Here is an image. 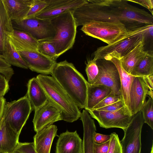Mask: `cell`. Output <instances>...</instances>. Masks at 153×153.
I'll return each instance as SVG.
<instances>
[{
	"label": "cell",
	"instance_id": "obj_1",
	"mask_svg": "<svg viewBox=\"0 0 153 153\" xmlns=\"http://www.w3.org/2000/svg\"><path fill=\"white\" fill-rule=\"evenodd\" d=\"M87 1L73 12L77 27L93 21H120L128 29L153 24L152 15L127 0Z\"/></svg>",
	"mask_w": 153,
	"mask_h": 153
},
{
	"label": "cell",
	"instance_id": "obj_2",
	"mask_svg": "<svg viewBox=\"0 0 153 153\" xmlns=\"http://www.w3.org/2000/svg\"><path fill=\"white\" fill-rule=\"evenodd\" d=\"M52 75L78 108H85L88 82L74 64L66 60L56 63Z\"/></svg>",
	"mask_w": 153,
	"mask_h": 153
},
{
	"label": "cell",
	"instance_id": "obj_3",
	"mask_svg": "<svg viewBox=\"0 0 153 153\" xmlns=\"http://www.w3.org/2000/svg\"><path fill=\"white\" fill-rule=\"evenodd\" d=\"M36 78L48 102L60 111L62 120L72 123L80 118L81 112L79 108L52 76L39 74Z\"/></svg>",
	"mask_w": 153,
	"mask_h": 153
},
{
	"label": "cell",
	"instance_id": "obj_4",
	"mask_svg": "<svg viewBox=\"0 0 153 153\" xmlns=\"http://www.w3.org/2000/svg\"><path fill=\"white\" fill-rule=\"evenodd\" d=\"M152 26L153 25H146L130 29L126 35L115 42L98 48L94 53L93 59L97 61L103 59L106 56L121 59L133 50L146 33L151 35Z\"/></svg>",
	"mask_w": 153,
	"mask_h": 153
},
{
	"label": "cell",
	"instance_id": "obj_5",
	"mask_svg": "<svg viewBox=\"0 0 153 153\" xmlns=\"http://www.w3.org/2000/svg\"><path fill=\"white\" fill-rule=\"evenodd\" d=\"M56 33L46 39L54 46L58 57L73 47L75 40L77 26L73 12L62 14L50 19Z\"/></svg>",
	"mask_w": 153,
	"mask_h": 153
},
{
	"label": "cell",
	"instance_id": "obj_6",
	"mask_svg": "<svg viewBox=\"0 0 153 153\" xmlns=\"http://www.w3.org/2000/svg\"><path fill=\"white\" fill-rule=\"evenodd\" d=\"M81 30L86 35L109 45L125 36L130 29L120 21H93L82 26Z\"/></svg>",
	"mask_w": 153,
	"mask_h": 153
},
{
	"label": "cell",
	"instance_id": "obj_7",
	"mask_svg": "<svg viewBox=\"0 0 153 153\" xmlns=\"http://www.w3.org/2000/svg\"><path fill=\"white\" fill-rule=\"evenodd\" d=\"M32 110L26 95L17 100L6 102L3 121L16 132L20 134Z\"/></svg>",
	"mask_w": 153,
	"mask_h": 153
},
{
	"label": "cell",
	"instance_id": "obj_8",
	"mask_svg": "<svg viewBox=\"0 0 153 153\" xmlns=\"http://www.w3.org/2000/svg\"><path fill=\"white\" fill-rule=\"evenodd\" d=\"M144 123L141 111L133 115L120 141L123 153H141V134Z\"/></svg>",
	"mask_w": 153,
	"mask_h": 153
},
{
	"label": "cell",
	"instance_id": "obj_9",
	"mask_svg": "<svg viewBox=\"0 0 153 153\" xmlns=\"http://www.w3.org/2000/svg\"><path fill=\"white\" fill-rule=\"evenodd\" d=\"M88 111L91 117L97 121L100 127L106 129L116 128L124 131L133 116L125 106L113 112L93 110Z\"/></svg>",
	"mask_w": 153,
	"mask_h": 153
},
{
	"label": "cell",
	"instance_id": "obj_10",
	"mask_svg": "<svg viewBox=\"0 0 153 153\" xmlns=\"http://www.w3.org/2000/svg\"><path fill=\"white\" fill-rule=\"evenodd\" d=\"M13 21L17 28L29 33L38 41L55 36L56 32L50 20L34 17Z\"/></svg>",
	"mask_w": 153,
	"mask_h": 153
},
{
	"label": "cell",
	"instance_id": "obj_11",
	"mask_svg": "<svg viewBox=\"0 0 153 153\" xmlns=\"http://www.w3.org/2000/svg\"><path fill=\"white\" fill-rule=\"evenodd\" d=\"M99 72L93 85H102L110 88L111 93L115 95H121L120 76L115 65L110 60L104 59L96 61Z\"/></svg>",
	"mask_w": 153,
	"mask_h": 153
},
{
	"label": "cell",
	"instance_id": "obj_12",
	"mask_svg": "<svg viewBox=\"0 0 153 153\" xmlns=\"http://www.w3.org/2000/svg\"><path fill=\"white\" fill-rule=\"evenodd\" d=\"M25 62L28 68L40 74L51 75L56 63L53 60L38 51L17 50Z\"/></svg>",
	"mask_w": 153,
	"mask_h": 153
},
{
	"label": "cell",
	"instance_id": "obj_13",
	"mask_svg": "<svg viewBox=\"0 0 153 153\" xmlns=\"http://www.w3.org/2000/svg\"><path fill=\"white\" fill-rule=\"evenodd\" d=\"M87 2V0H49L48 6L35 17L50 20L65 13L73 12Z\"/></svg>",
	"mask_w": 153,
	"mask_h": 153
},
{
	"label": "cell",
	"instance_id": "obj_14",
	"mask_svg": "<svg viewBox=\"0 0 153 153\" xmlns=\"http://www.w3.org/2000/svg\"><path fill=\"white\" fill-rule=\"evenodd\" d=\"M149 87L144 76H135L129 92V111L133 115L141 111L149 95Z\"/></svg>",
	"mask_w": 153,
	"mask_h": 153
},
{
	"label": "cell",
	"instance_id": "obj_15",
	"mask_svg": "<svg viewBox=\"0 0 153 153\" xmlns=\"http://www.w3.org/2000/svg\"><path fill=\"white\" fill-rule=\"evenodd\" d=\"M34 111L33 122L34 130L36 132L56 122L62 120L59 111L48 101Z\"/></svg>",
	"mask_w": 153,
	"mask_h": 153
},
{
	"label": "cell",
	"instance_id": "obj_16",
	"mask_svg": "<svg viewBox=\"0 0 153 153\" xmlns=\"http://www.w3.org/2000/svg\"><path fill=\"white\" fill-rule=\"evenodd\" d=\"M58 137L55 153H83V141L76 131L67 130Z\"/></svg>",
	"mask_w": 153,
	"mask_h": 153
},
{
	"label": "cell",
	"instance_id": "obj_17",
	"mask_svg": "<svg viewBox=\"0 0 153 153\" xmlns=\"http://www.w3.org/2000/svg\"><path fill=\"white\" fill-rule=\"evenodd\" d=\"M56 126L51 125L36 132L33 142L37 153H50L54 139L58 136Z\"/></svg>",
	"mask_w": 153,
	"mask_h": 153
},
{
	"label": "cell",
	"instance_id": "obj_18",
	"mask_svg": "<svg viewBox=\"0 0 153 153\" xmlns=\"http://www.w3.org/2000/svg\"><path fill=\"white\" fill-rule=\"evenodd\" d=\"M103 59L112 62L118 70L120 78V92L122 99L125 106L129 111V92L132 81L135 76L128 74L123 69L121 65L120 59L106 56Z\"/></svg>",
	"mask_w": 153,
	"mask_h": 153
},
{
	"label": "cell",
	"instance_id": "obj_19",
	"mask_svg": "<svg viewBox=\"0 0 153 153\" xmlns=\"http://www.w3.org/2000/svg\"><path fill=\"white\" fill-rule=\"evenodd\" d=\"M80 118L83 126V153H94V135L96 131L94 122L85 110L81 113Z\"/></svg>",
	"mask_w": 153,
	"mask_h": 153
},
{
	"label": "cell",
	"instance_id": "obj_20",
	"mask_svg": "<svg viewBox=\"0 0 153 153\" xmlns=\"http://www.w3.org/2000/svg\"><path fill=\"white\" fill-rule=\"evenodd\" d=\"M7 13L12 21L24 19L33 3L34 0H2Z\"/></svg>",
	"mask_w": 153,
	"mask_h": 153
},
{
	"label": "cell",
	"instance_id": "obj_21",
	"mask_svg": "<svg viewBox=\"0 0 153 153\" xmlns=\"http://www.w3.org/2000/svg\"><path fill=\"white\" fill-rule=\"evenodd\" d=\"M27 88L26 95L33 110L40 107L47 102L46 94L36 77L29 80Z\"/></svg>",
	"mask_w": 153,
	"mask_h": 153
},
{
	"label": "cell",
	"instance_id": "obj_22",
	"mask_svg": "<svg viewBox=\"0 0 153 153\" xmlns=\"http://www.w3.org/2000/svg\"><path fill=\"white\" fill-rule=\"evenodd\" d=\"M20 134L5 124L2 118L0 123V149L1 153H11L19 142Z\"/></svg>",
	"mask_w": 153,
	"mask_h": 153
},
{
	"label": "cell",
	"instance_id": "obj_23",
	"mask_svg": "<svg viewBox=\"0 0 153 153\" xmlns=\"http://www.w3.org/2000/svg\"><path fill=\"white\" fill-rule=\"evenodd\" d=\"M7 36L17 50L37 51L38 41L29 33L14 29L13 34H8Z\"/></svg>",
	"mask_w": 153,
	"mask_h": 153
},
{
	"label": "cell",
	"instance_id": "obj_24",
	"mask_svg": "<svg viewBox=\"0 0 153 153\" xmlns=\"http://www.w3.org/2000/svg\"><path fill=\"white\" fill-rule=\"evenodd\" d=\"M111 92V89L107 86L102 85H91L88 82L85 109L87 111L92 110Z\"/></svg>",
	"mask_w": 153,
	"mask_h": 153
},
{
	"label": "cell",
	"instance_id": "obj_25",
	"mask_svg": "<svg viewBox=\"0 0 153 153\" xmlns=\"http://www.w3.org/2000/svg\"><path fill=\"white\" fill-rule=\"evenodd\" d=\"M145 37L130 52L120 59L121 65L123 69L130 74L137 64L146 54L144 51Z\"/></svg>",
	"mask_w": 153,
	"mask_h": 153
},
{
	"label": "cell",
	"instance_id": "obj_26",
	"mask_svg": "<svg viewBox=\"0 0 153 153\" xmlns=\"http://www.w3.org/2000/svg\"><path fill=\"white\" fill-rule=\"evenodd\" d=\"M2 0H0V54L5 50L7 34H13L14 29Z\"/></svg>",
	"mask_w": 153,
	"mask_h": 153
},
{
	"label": "cell",
	"instance_id": "obj_27",
	"mask_svg": "<svg viewBox=\"0 0 153 153\" xmlns=\"http://www.w3.org/2000/svg\"><path fill=\"white\" fill-rule=\"evenodd\" d=\"M4 58L10 65L27 69V66L10 38L7 36L5 48L2 53Z\"/></svg>",
	"mask_w": 153,
	"mask_h": 153
},
{
	"label": "cell",
	"instance_id": "obj_28",
	"mask_svg": "<svg viewBox=\"0 0 153 153\" xmlns=\"http://www.w3.org/2000/svg\"><path fill=\"white\" fill-rule=\"evenodd\" d=\"M153 74V53L147 51L146 54L140 60L130 73L135 76H147Z\"/></svg>",
	"mask_w": 153,
	"mask_h": 153
},
{
	"label": "cell",
	"instance_id": "obj_29",
	"mask_svg": "<svg viewBox=\"0 0 153 153\" xmlns=\"http://www.w3.org/2000/svg\"><path fill=\"white\" fill-rule=\"evenodd\" d=\"M37 51L45 56L55 60L58 58L53 45L47 40L38 41Z\"/></svg>",
	"mask_w": 153,
	"mask_h": 153
},
{
	"label": "cell",
	"instance_id": "obj_30",
	"mask_svg": "<svg viewBox=\"0 0 153 153\" xmlns=\"http://www.w3.org/2000/svg\"><path fill=\"white\" fill-rule=\"evenodd\" d=\"M141 111L144 123L148 124L153 129V99L149 98Z\"/></svg>",
	"mask_w": 153,
	"mask_h": 153
},
{
	"label": "cell",
	"instance_id": "obj_31",
	"mask_svg": "<svg viewBox=\"0 0 153 153\" xmlns=\"http://www.w3.org/2000/svg\"><path fill=\"white\" fill-rule=\"evenodd\" d=\"M49 0H34L33 5L24 19L35 17L48 4Z\"/></svg>",
	"mask_w": 153,
	"mask_h": 153
},
{
	"label": "cell",
	"instance_id": "obj_32",
	"mask_svg": "<svg viewBox=\"0 0 153 153\" xmlns=\"http://www.w3.org/2000/svg\"><path fill=\"white\" fill-rule=\"evenodd\" d=\"M85 71L88 77V82L90 84H93L99 72L96 61L93 59L88 61L86 65Z\"/></svg>",
	"mask_w": 153,
	"mask_h": 153
},
{
	"label": "cell",
	"instance_id": "obj_33",
	"mask_svg": "<svg viewBox=\"0 0 153 153\" xmlns=\"http://www.w3.org/2000/svg\"><path fill=\"white\" fill-rule=\"evenodd\" d=\"M110 143L107 153H123L122 148L118 136L115 132L110 134Z\"/></svg>",
	"mask_w": 153,
	"mask_h": 153
},
{
	"label": "cell",
	"instance_id": "obj_34",
	"mask_svg": "<svg viewBox=\"0 0 153 153\" xmlns=\"http://www.w3.org/2000/svg\"><path fill=\"white\" fill-rule=\"evenodd\" d=\"M0 73L3 75L9 81L14 74L11 65L8 64L0 54Z\"/></svg>",
	"mask_w": 153,
	"mask_h": 153
},
{
	"label": "cell",
	"instance_id": "obj_35",
	"mask_svg": "<svg viewBox=\"0 0 153 153\" xmlns=\"http://www.w3.org/2000/svg\"><path fill=\"white\" fill-rule=\"evenodd\" d=\"M11 153H37L33 142H19Z\"/></svg>",
	"mask_w": 153,
	"mask_h": 153
},
{
	"label": "cell",
	"instance_id": "obj_36",
	"mask_svg": "<svg viewBox=\"0 0 153 153\" xmlns=\"http://www.w3.org/2000/svg\"><path fill=\"white\" fill-rule=\"evenodd\" d=\"M121 99L122 100L121 95H115L110 93L97 105L92 110L105 107Z\"/></svg>",
	"mask_w": 153,
	"mask_h": 153
},
{
	"label": "cell",
	"instance_id": "obj_37",
	"mask_svg": "<svg viewBox=\"0 0 153 153\" xmlns=\"http://www.w3.org/2000/svg\"><path fill=\"white\" fill-rule=\"evenodd\" d=\"M124 106L123 101L121 99L107 106L94 110L113 112L119 109Z\"/></svg>",
	"mask_w": 153,
	"mask_h": 153
},
{
	"label": "cell",
	"instance_id": "obj_38",
	"mask_svg": "<svg viewBox=\"0 0 153 153\" xmlns=\"http://www.w3.org/2000/svg\"><path fill=\"white\" fill-rule=\"evenodd\" d=\"M9 81L0 73V97H4L9 89Z\"/></svg>",
	"mask_w": 153,
	"mask_h": 153
},
{
	"label": "cell",
	"instance_id": "obj_39",
	"mask_svg": "<svg viewBox=\"0 0 153 153\" xmlns=\"http://www.w3.org/2000/svg\"><path fill=\"white\" fill-rule=\"evenodd\" d=\"M110 143V140L107 142L100 144L94 142V153H107Z\"/></svg>",
	"mask_w": 153,
	"mask_h": 153
},
{
	"label": "cell",
	"instance_id": "obj_40",
	"mask_svg": "<svg viewBox=\"0 0 153 153\" xmlns=\"http://www.w3.org/2000/svg\"><path fill=\"white\" fill-rule=\"evenodd\" d=\"M128 1H131L137 3L146 7L153 14L152 9L153 8V0H127Z\"/></svg>",
	"mask_w": 153,
	"mask_h": 153
},
{
	"label": "cell",
	"instance_id": "obj_41",
	"mask_svg": "<svg viewBox=\"0 0 153 153\" xmlns=\"http://www.w3.org/2000/svg\"><path fill=\"white\" fill-rule=\"evenodd\" d=\"M110 138V135H106L95 132L94 135V141L97 143H102L109 140Z\"/></svg>",
	"mask_w": 153,
	"mask_h": 153
},
{
	"label": "cell",
	"instance_id": "obj_42",
	"mask_svg": "<svg viewBox=\"0 0 153 153\" xmlns=\"http://www.w3.org/2000/svg\"><path fill=\"white\" fill-rule=\"evenodd\" d=\"M144 77L147 84L149 88V95L153 99V74L147 76H143Z\"/></svg>",
	"mask_w": 153,
	"mask_h": 153
},
{
	"label": "cell",
	"instance_id": "obj_43",
	"mask_svg": "<svg viewBox=\"0 0 153 153\" xmlns=\"http://www.w3.org/2000/svg\"><path fill=\"white\" fill-rule=\"evenodd\" d=\"M6 102V100L4 97H0V123L2 120Z\"/></svg>",
	"mask_w": 153,
	"mask_h": 153
},
{
	"label": "cell",
	"instance_id": "obj_44",
	"mask_svg": "<svg viewBox=\"0 0 153 153\" xmlns=\"http://www.w3.org/2000/svg\"><path fill=\"white\" fill-rule=\"evenodd\" d=\"M153 144L152 145V146L151 148V151L150 152V153H153Z\"/></svg>",
	"mask_w": 153,
	"mask_h": 153
},
{
	"label": "cell",
	"instance_id": "obj_45",
	"mask_svg": "<svg viewBox=\"0 0 153 153\" xmlns=\"http://www.w3.org/2000/svg\"><path fill=\"white\" fill-rule=\"evenodd\" d=\"M9 153L7 152H2V153Z\"/></svg>",
	"mask_w": 153,
	"mask_h": 153
},
{
	"label": "cell",
	"instance_id": "obj_46",
	"mask_svg": "<svg viewBox=\"0 0 153 153\" xmlns=\"http://www.w3.org/2000/svg\"><path fill=\"white\" fill-rule=\"evenodd\" d=\"M0 153H1V152L0 149Z\"/></svg>",
	"mask_w": 153,
	"mask_h": 153
}]
</instances>
